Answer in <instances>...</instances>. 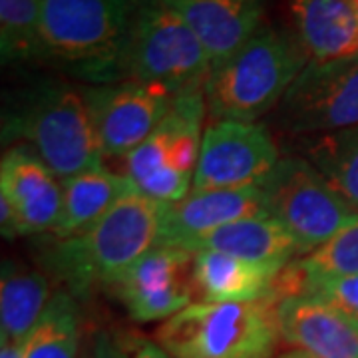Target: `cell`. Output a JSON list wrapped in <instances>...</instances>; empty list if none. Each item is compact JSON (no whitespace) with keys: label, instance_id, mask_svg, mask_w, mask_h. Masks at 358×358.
<instances>
[{"label":"cell","instance_id":"5","mask_svg":"<svg viewBox=\"0 0 358 358\" xmlns=\"http://www.w3.org/2000/svg\"><path fill=\"white\" fill-rule=\"evenodd\" d=\"M46 54L96 84H115L140 0H38Z\"/></svg>","mask_w":358,"mask_h":358},{"label":"cell","instance_id":"10","mask_svg":"<svg viewBox=\"0 0 358 358\" xmlns=\"http://www.w3.org/2000/svg\"><path fill=\"white\" fill-rule=\"evenodd\" d=\"M103 157H124L148 140L169 114L176 94L162 84L117 82L86 88Z\"/></svg>","mask_w":358,"mask_h":358},{"label":"cell","instance_id":"29","mask_svg":"<svg viewBox=\"0 0 358 358\" xmlns=\"http://www.w3.org/2000/svg\"><path fill=\"white\" fill-rule=\"evenodd\" d=\"M355 6H357V16H358V0H355Z\"/></svg>","mask_w":358,"mask_h":358},{"label":"cell","instance_id":"23","mask_svg":"<svg viewBox=\"0 0 358 358\" xmlns=\"http://www.w3.org/2000/svg\"><path fill=\"white\" fill-rule=\"evenodd\" d=\"M0 54L4 64L46 58L38 0H0Z\"/></svg>","mask_w":358,"mask_h":358},{"label":"cell","instance_id":"21","mask_svg":"<svg viewBox=\"0 0 358 358\" xmlns=\"http://www.w3.org/2000/svg\"><path fill=\"white\" fill-rule=\"evenodd\" d=\"M296 143L301 157L327 179L358 215V126L299 138Z\"/></svg>","mask_w":358,"mask_h":358},{"label":"cell","instance_id":"17","mask_svg":"<svg viewBox=\"0 0 358 358\" xmlns=\"http://www.w3.org/2000/svg\"><path fill=\"white\" fill-rule=\"evenodd\" d=\"M185 249L192 253L217 251L279 268H285L301 257L299 245L294 243L289 231L265 211L209 231L193 239Z\"/></svg>","mask_w":358,"mask_h":358},{"label":"cell","instance_id":"11","mask_svg":"<svg viewBox=\"0 0 358 358\" xmlns=\"http://www.w3.org/2000/svg\"><path fill=\"white\" fill-rule=\"evenodd\" d=\"M193 259L181 247H154L141 257L114 287L131 320H167L193 305Z\"/></svg>","mask_w":358,"mask_h":358},{"label":"cell","instance_id":"13","mask_svg":"<svg viewBox=\"0 0 358 358\" xmlns=\"http://www.w3.org/2000/svg\"><path fill=\"white\" fill-rule=\"evenodd\" d=\"M0 197L13 205L22 235L50 233L62 209V179L28 148H10L0 164Z\"/></svg>","mask_w":358,"mask_h":358},{"label":"cell","instance_id":"6","mask_svg":"<svg viewBox=\"0 0 358 358\" xmlns=\"http://www.w3.org/2000/svg\"><path fill=\"white\" fill-rule=\"evenodd\" d=\"M211 68L203 44L178 10L166 0H140L117 64V82L162 84L179 94L205 88Z\"/></svg>","mask_w":358,"mask_h":358},{"label":"cell","instance_id":"2","mask_svg":"<svg viewBox=\"0 0 358 358\" xmlns=\"http://www.w3.org/2000/svg\"><path fill=\"white\" fill-rule=\"evenodd\" d=\"M307 64L293 34L261 26L253 38L211 70L205 82L207 112L213 120L257 122L279 106Z\"/></svg>","mask_w":358,"mask_h":358},{"label":"cell","instance_id":"1","mask_svg":"<svg viewBox=\"0 0 358 358\" xmlns=\"http://www.w3.org/2000/svg\"><path fill=\"white\" fill-rule=\"evenodd\" d=\"M164 207L166 203L136 189L88 229L56 239L44 261L74 299H86L94 289L115 287L141 257L157 247Z\"/></svg>","mask_w":358,"mask_h":358},{"label":"cell","instance_id":"20","mask_svg":"<svg viewBox=\"0 0 358 358\" xmlns=\"http://www.w3.org/2000/svg\"><path fill=\"white\" fill-rule=\"evenodd\" d=\"M50 296L44 273L4 261L0 275V334L2 343H22L34 329Z\"/></svg>","mask_w":358,"mask_h":358},{"label":"cell","instance_id":"14","mask_svg":"<svg viewBox=\"0 0 358 358\" xmlns=\"http://www.w3.org/2000/svg\"><path fill=\"white\" fill-rule=\"evenodd\" d=\"M263 195L259 185L237 189H193L176 203H166L157 247L185 249L193 239L215 231L237 219L263 213Z\"/></svg>","mask_w":358,"mask_h":358},{"label":"cell","instance_id":"27","mask_svg":"<svg viewBox=\"0 0 358 358\" xmlns=\"http://www.w3.org/2000/svg\"><path fill=\"white\" fill-rule=\"evenodd\" d=\"M0 358H24L22 357V346L18 343H2Z\"/></svg>","mask_w":358,"mask_h":358},{"label":"cell","instance_id":"24","mask_svg":"<svg viewBox=\"0 0 358 358\" xmlns=\"http://www.w3.org/2000/svg\"><path fill=\"white\" fill-rule=\"evenodd\" d=\"M293 268L303 277H348L358 275V215L308 255L294 259Z\"/></svg>","mask_w":358,"mask_h":358},{"label":"cell","instance_id":"16","mask_svg":"<svg viewBox=\"0 0 358 358\" xmlns=\"http://www.w3.org/2000/svg\"><path fill=\"white\" fill-rule=\"evenodd\" d=\"M293 36L308 62H333L358 54L355 0H289Z\"/></svg>","mask_w":358,"mask_h":358},{"label":"cell","instance_id":"8","mask_svg":"<svg viewBox=\"0 0 358 358\" xmlns=\"http://www.w3.org/2000/svg\"><path fill=\"white\" fill-rule=\"evenodd\" d=\"M273 112V124L294 140L357 128L358 54L308 62Z\"/></svg>","mask_w":358,"mask_h":358},{"label":"cell","instance_id":"12","mask_svg":"<svg viewBox=\"0 0 358 358\" xmlns=\"http://www.w3.org/2000/svg\"><path fill=\"white\" fill-rule=\"evenodd\" d=\"M279 329L285 343L315 358H358V319L315 294L279 301Z\"/></svg>","mask_w":358,"mask_h":358},{"label":"cell","instance_id":"26","mask_svg":"<svg viewBox=\"0 0 358 358\" xmlns=\"http://www.w3.org/2000/svg\"><path fill=\"white\" fill-rule=\"evenodd\" d=\"M80 358H124L120 343L108 333H94L90 336V343L80 352Z\"/></svg>","mask_w":358,"mask_h":358},{"label":"cell","instance_id":"19","mask_svg":"<svg viewBox=\"0 0 358 358\" xmlns=\"http://www.w3.org/2000/svg\"><path fill=\"white\" fill-rule=\"evenodd\" d=\"M131 192H136L134 183L124 173H115L103 164L64 179L60 217L50 233L56 239L74 237L94 225Z\"/></svg>","mask_w":358,"mask_h":358},{"label":"cell","instance_id":"3","mask_svg":"<svg viewBox=\"0 0 358 358\" xmlns=\"http://www.w3.org/2000/svg\"><path fill=\"white\" fill-rule=\"evenodd\" d=\"M4 138H20L28 150L68 179L102 166L103 152L82 90L66 84H42L4 114Z\"/></svg>","mask_w":358,"mask_h":358},{"label":"cell","instance_id":"15","mask_svg":"<svg viewBox=\"0 0 358 358\" xmlns=\"http://www.w3.org/2000/svg\"><path fill=\"white\" fill-rule=\"evenodd\" d=\"M189 24L209 54L211 66L223 64L261 28V0H166ZM211 68V70H213Z\"/></svg>","mask_w":358,"mask_h":358},{"label":"cell","instance_id":"22","mask_svg":"<svg viewBox=\"0 0 358 358\" xmlns=\"http://www.w3.org/2000/svg\"><path fill=\"white\" fill-rule=\"evenodd\" d=\"M20 346L24 358H80V313L74 296L68 291L54 294Z\"/></svg>","mask_w":358,"mask_h":358},{"label":"cell","instance_id":"4","mask_svg":"<svg viewBox=\"0 0 358 358\" xmlns=\"http://www.w3.org/2000/svg\"><path fill=\"white\" fill-rule=\"evenodd\" d=\"M279 301L193 303L155 331L173 358H273L281 338Z\"/></svg>","mask_w":358,"mask_h":358},{"label":"cell","instance_id":"9","mask_svg":"<svg viewBox=\"0 0 358 358\" xmlns=\"http://www.w3.org/2000/svg\"><path fill=\"white\" fill-rule=\"evenodd\" d=\"M279 159L277 143L267 126L217 120L205 129L193 189H237L257 185Z\"/></svg>","mask_w":358,"mask_h":358},{"label":"cell","instance_id":"18","mask_svg":"<svg viewBox=\"0 0 358 358\" xmlns=\"http://www.w3.org/2000/svg\"><path fill=\"white\" fill-rule=\"evenodd\" d=\"M282 268L253 263L217 251H197L193 259V282L201 303H247L273 299Z\"/></svg>","mask_w":358,"mask_h":358},{"label":"cell","instance_id":"25","mask_svg":"<svg viewBox=\"0 0 358 358\" xmlns=\"http://www.w3.org/2000/svg\"><path fill=\"white\" fill-rule=\"evenodd\" d=\"M117 343L124 358H173L155 341H148L143 336H128Z\"/></svg>","mask_w":358,"mask_h":358},{"label":"cell","instance_id":"28","mask_svg":"<svg viewBox=\"0 0 358 358\" xmlns=\"http://www.w3.org/2000/svg\"><path fill=\"white\" fill-rule=\"evenodd\" d=\"M275 358H315L307 355V352H303V350H291V352H285V355H279V357Z\"/></svg>","mask_w":358,"mask_h":358},{"label":"cell","instance_id":"7","mask_svg":"<svg viewBox=\"0 0 358 358\" xmlns=\"http://www.w3.org/2000/svg\"><path fill=\"white\" fill-rule=\"evenodd\" d=\"M265 213L277 219L299 245L313 253L357 213L301 155H285L259 183Z\"/></svg>","mask_w":358,"mask_h":358}]
</instances>
